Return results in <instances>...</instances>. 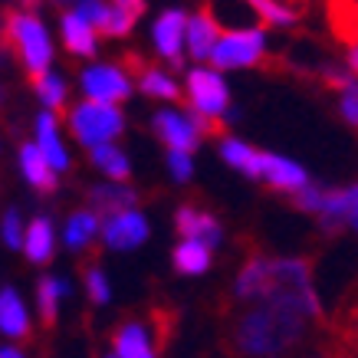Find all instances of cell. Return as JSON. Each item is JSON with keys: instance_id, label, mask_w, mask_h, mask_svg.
Masks as SVG:
<instances>
[{"instance_id": "1", "label": "cell", "mask_w": 358, "mask_h": 358, "mask_svg": "<svg viewBox=\"0 0 358 358\" xmlns=\"http://www.w3.org/2000/svg\"><path fill=\"white\" fill-rule=\"evenodd\" d=\"M313 326V319L293 303L260 299L234 319L230 345L240 358H276L299 345Z\"/></svg>"}, {"instance_id": "2", "label": "cell", "mask_w": 358, "mask_h": 358, "mask_svg": "<svg viewBox=\"0 0 358 358\" xmlns=\"http://www.w3.org/2000/svg\"><path fill=\"white\" fill-rule=\"evenodd\" d=\"M3 36H7V43L13 46L17 59H20L23 69H27L33 79L53 73V69H50V66H53V36H50V27L33 10L7 13Z\"/></svg>"}, {"instance_id": "3", "label": "cell", "mask_w": 358, "mask_h": 358, "mask_svg": "<svg viewBox=\"0 0 358 358\" xmlns=\"http://www.w3.org/2000/svg\"><path fill=\"white\" fill-rule=\"evenodd\" d=\"M66 125L73 131V138L83 148H102V145H115V138H122L125 131V115L119 106H102V102H76L73 109L66 112Z\"/></svg>"}, {"instance_id": "4", "label": "cell", "mask_w": 358, "mask_h": 358, "mask_svg": "<svg viewBox=\"0 0 358 358\" xmlns=\"http://www.w3.org/2000/svg\"><path fill=\"white\" fill-rule=\"evenodd\" d=\"M185 96L191 102V112L197 119H204L210 129L214 122H224L230 119V86L224 83L214 66H194L187 69V79H185Z\"/></svg>"}, {"instance_id": "5", "label": "cell", "mask_w": 358, "mask_h": 358, "mask_svg": "<svg viewBox=\"0 0 358 358\" xmlns=\"http://www.w3.org/2000/svg\"><path fill=\"white\" fill-rule=\"evenodd\" d=\"M263 59H266V33H263V27H253V30L220 33L207 66H214L217 73H234V69L260 66Z\"/></svg>"}, {"instance_id": "6", "label": "cell", "mask_w": 358, "mask_h": 358, "mask_svg": "<svg viewBox=\"0 0 358 358\" xmlns=\"http://www.w3.org/2000/svg\"><path fill=\"white\" fill-rule=\"evenodd\" d=\"M152 131L168 152H187L191 155L197 145H201L204 131H210V125H207L204 119H197L194 112L164 106V109H158L152 115Z\"/></svg>"}, {"instance_id": "7", "label": "cell", "mask_w": 358, "mask_h": 358, "mask_svg": "<svg viewBox=\"0 0 358 358\" xmlns=\"http://www.w3.org/2000/svg\"><path fill=\"white\" fill-rule=\"evenodd\" d=\"M79 92L89 102L102 106H119L131 96V76L129 69L119 63H89L79 73Z\"/></svg>"}, {"instance_id": "8", "label": "cell", "mask_w": 358, "mask_h": 358, "mask_svg": "<svg viewBox=\"0 0 358 358\" xmlns=\"http://www.w3.org/2000/svg\"><path fill=\"white\" fill-rule=\"evenodd\" d=\"M187 17L181 7H168L158 13V20L152 23V46L164 63L181 66L187 53Z\"/></svg>"}, {"instance_id": "9", "label": "cell", "mask_w": 358, "mask_h": 358, "mask_svg": "<svg viewBox=\"0 0 358 358\" xmlns=\"http://www.w3.org/2000/svg\"><path fill=\"white\" fill-rule=\"evenodd\" d=\"M152 234V224L141 214L138 207L102 217V243L109 250H138Z\"/></svg>"}, {"instance_id": "10", "label": "cell", "mask_w": 358, "mask_h": 358, "mask_svg": "<svg viewBox=\"0 0 358 358\" xmlns=\"http://www.w3.org/2000/svg\"><path fill=\"white\" fill-rule=\"evenodd\" d=\"M315 220H319V230L329 234V237L352 227L358 220V185L326 191V201H322V210L315 214Z\"/></svg>"}, {"instance_id": "11", "label": "cell", "mask_w": 358, "mask_h": 358, "mask_svg": "<svg viewBox=\"0 0 358 358\" xmlns=\"http://www.w3.org/2000/svg\"><path fill=\"white\" fill-rule=\"evenodd\" d=\"M263 181L280 191V194H299L306 187L313 185V178L306 171L299 162L286 158V155H276V152H263Z\"/></svg>"}, {"instance_id": "12", "label": "cell", "mask_w": 358, "mask_h": 358, "mask_svg": "<svg viewBox=\"0 0 358 358\" xmlns=\"http://www.w3.org/2000/svg\"><path fill=\"white\" fill-rule=\"evenodd\" d=\"M73 10H76L83 20L92 23L96 33L112 36V40H122V36H129V33L135 30V20H131L125 10H119L115 3H109V0H79Z\"/></svg>"}, {"instance_id": "13", "label": "cell", "mask_w": 358, "mask_h": 358, "mask_svg": "<svg viewBox=\"0 0 358 358\" xmlns=\"http://www.w3.org/2000/svg\"><path fill=\"white\" fill-rule=\"evenodd\" d=\"M174 227L181 234V240H201L207 247L214 250L224 243V227H220V220L214 214H207L201 207L194 204H181L174 210Z\"/></svg>"}, {"instance_id": "14", "label": "cell", "mask_w": 358, "mask_h": 358, "mask_svg": "<svg viewBox=\"0 0 358 358\" xmlns=\"http://www.w3.org/2000/svg\"><path fill=\"white\" fill-rule=\"evenodd\" d=\"M33 141H36V148L46 155V162L53 164L56 174L69 171L73 158H69V148H66L63 135H59V119H56V112L43 109L40 115H36V125H33Z\"/></svg>"}, {"instance_id": "15", "label": "cell", "mask_w": 358, "mask_h": 358, "mask_svg": "<svg viewBox=\"0 0 358 358\" xmlns=\"http://www.w3.org/2000/svg\"><path fill=\"white\" fill-rule=\"evenodd\" d=\"M270 266H273V257H263V253H253L243 266H240L237 280H234V299L237 303H260L266 289H270Z\"/></svg>"}, {"instance_id": "16", "label": "cell", "mask_w": 358, "mask_h": 358, "mask_svg": "<svg viewBox=\"0 0 358 358\" xmlns=\"http://www.w3.org/2000/svg\"><path fill=\"white\" fill-rule=\"evenodd\" d=\"M112 355L115 358H158L152 332L138 319H125L112 332Z\"/></svg>"}, {"instance_id": "17", "label": "cell", "mask_w": 358, "mask_h": 358, "mask_svg": "<svg viewBox=\"0 0 358 358\" xmlns=\"http://www.w3.org/2000/svg\"><path fill=\"white\" fill-rule=\"evenodd\" d=\"M59 40H63L66 53L69 56H96L99 50V33L89 20H83L76 10H63L59 13Z\"/></svg>"}, {"instance_id": "18", "label": "cell", "mask_w": 358, "mask_h": 358, "mask_svg": "<svg viewBox=\"0 0 358 358\" xmlns=\"http://www.w3.org/2000/svg\"><path fill=\"white\" fill-rule=\"evenodd\" d=\"M17 164H20V174L27 178V185L40 194H53L59 187V174L53 171V164L46 162V155L36 148V141H27L20 145V155H17Z\"/></svg>"}, {"instance_id": "19", "label": "cell", "mask_w": 358, "mask_h": 358, "mask_svg": "<svg viewBox=\"0 0 358 358\" xmlns=\"http://www.w3.org/2000/svg\"><path fill=\"white\" fill-rule=\"evenodd\" d=\"M224 164H230L234 171H240L250 181H263V152L247 145L243 138H234V135H224L217 145Z\"/></svg>"}, {"instance_id": "20", "label": "cell", "mask_w": 358, "mask_h": 358, "mask_svg": "<svg viewBox=\"0 0 358 358\" xmlns=\"http://www.w3.org/2000/svg\"><path fill=\"white\" fill-rule=\"evenodd\" d=\"M322 79L338 92V115L345 119V125L358 129V79L342 66H322Z\"/></svg>"}, {"instance_id": "21", "label": "cell", "mask_w": 358, "mask_h": 358, "mask_svg": "<svg viewBox=\"0 0 358 358\" xmlns=\"http://www.w3.org/2000/svg\"><path fill=\"white\" fill-rule=\"evenodd\" d=\"M23 253H27V260L36 263V266H43V263L53 260V253H56V227H53V220L46 217V214H36V217L27 224Z\"/></svg>"}, {"instance_id": "22", "label": "cell", "mask_w": 358, "mask_h": 358, "mask_svg": "<svg viewBox=\"0 0 358 358\" xmlns=\"http://www.w3.org/2000/svg\"><path fill=\"white\" fill-rule=\"evenodd\" d=\"M220 27L214 23V17L207 10L194 13L191 20H187V56H194L197 63H210V53H214V46L220 40Z\"/></svg>"}, {"instance_id": "23", "label": "cell", "mask_w": 358, "mask_h": 358, "mask_svg": "<svg viewBox=\"0 0 358 358\" xmlns=\"http://www.w3.org/2000/svg\"><path fill=\"white\" fill-rule=\"evenodd\" d=\"M89 204L99 217H112V214H122V210H131L138 204V191L129 185H115V181H106V185H96L89 191Z\"/></svg>"}, {"instance_id": "24", "label": "cell", "mask_w": 358, "mask_h": 358, "mask_svg": "<svg viewBox=\"0 0 358 358\" xmlns=\"http://www.w3.org/2000/svg\"><path fill=\"white\" fill-rule=\"evenodd\" d=\"M0 332L7 338H20V342L30 338V313H27L23 296L13 286L0 289Z\"/></svg>"}, {"instance_id": "25", "label": "cell", "mask_w": 358, "mask_h": 358, "mask_svg": "<svg viewBox=\"0 0 358 358\" xmlns=\"http://www.w3.org/2000/svg\"><path fill=\"white\" fill-rule=\"evenodd\" d=\"M207 13L214 17L220 30H253L257 13L250 7V0H207Z\"/></svg>"}, {"instance_id": "26", "label": "cell", "mask_w": 358, "mask_h": 358, "mask_svg": "<svg viewBox=\"0 0 358 358\" xmlns=\"http://www.w3.org/2000/svg\"><path fill=\"white\" fill-rule=\"evenodd\" d=\"M102 234V217H99L92 207H83V210H73L69 220L63 227V243L69 250H86L92 240Z\"/></svg>"}, {"instance_id": "27", "label": "cell", "mask_w": 358, "mask_h": 358, "mask_svg": "<svg viewBox=\"0 0 358 358\" xmlns=\"http://www.w3.org/2000/svg\"><path fill=\"white\" fill-rule=\"evenodd\" d=\"M171 263L181 276H201V273L210 270L214 257H210V247L201 243V240H181L171 250Z\"/></svg>"}, {"instance_id": "28", "label": "cell", "mask_w": 358, "mask_h": 358, "mask_svg": "<svg viewBox=\"0 0 358 358\" xmlns=\"http://www.w3.org/2000/svg\"><path fill=\"white\" fill-rule=\"evenodd\" d=\"M69 293H73V289H69V282H66L63 276H43V280L36 282V309H40L43 326H56L59 303H63Z\"/></svg>"}, {"instance_id": "29", "label": "cell", "mask_w": 358, "mask_h": 358, "mask_svg": "<svg viewBox=\"0 0 358 358\" xmlns=\"http://www.w3.org/2000/svg\"><path fill=\"white\" fill-rule=\"evenodd\" d=\"M89 162H92V168H99V171L106 174L109 181H115V185H129L131 162H129V155L122 152L119 145H102V148H92V152H89Z\"/></svg>"}, {"instance_id": "30", "label": "cell", "mask_w": 358, "mask_h": 358, "mask_svg": "<svg viewBox=\"0 0 358 358\" xmlns=\"http://www.w3.org/2000/svg\"><path fill=\"white\" fill-rule=\"evenodd\" d=\"M138 89H141V92H145L148 99H158V102H174V99H181V86H178V79H174L171 73L158 69V66H148V69H141Z\"/></svg>"}, {"instance_id": "31", "label": "cell", "mask_w": 358, "mask_h": 358, "mask_svg": "<svg viewBox=\"0 0 358 358\" xmlns=\"http://www.w3.org/2000/svg\"><path fill=\"white\" fill-rule=\"evenodd\" d=\"M332 27L348 46L358 43V0H329Z\"/></svg>"}, {"instance_id": "32", "label": "cell", "mask_w": 358, "mask_h": 358, "mask_svg": "<svg viewBox=\"0 0 358 358\" xmlns=\"http://www.w3.org/2000/svg\"><path fill=\"white\" fill-rule=\"evenodd\" d=\"M33 92L43 102V109L56 112V109H63L66 99H69V83H66L59 73H46V76L33 79Z\"/></svg>"}, {"instance_id": "33", "label": "cell", "mask_w": 358, "mask_h": 358, "mask_svg": "<svg viewBox=\"0 0 358 358\" xmlns=\"http://www.w3.org/2000/svg\"><path fill=\"white\" fill-rule=\"evenodd\" d=\"M250 7L257 13V20L270 23V27H296L299 23V13L286 0H250Z\"/></svg>"}, {"instance_id": "34", "label": "cell", "mask_w": 358, "mask_h": 358, "mask_svg": "<svg viewBox=\"0 0 358 358\" xmlns=\"http://www.w3.org/2000/svg\"><path fill=\"white\" fill-rule=\"evenodd\" d=\"M83 282H86V293H89V299H92L96 306H106L112 299L109 276H106V270H102L99 263H86V270H83Z\"/></svg>"}, {"instance_id": "35", "label": "cell", "mask_w": 358, "mask_h": 358, "mask_svg": "<svg viewBox=\"0 0 358 358\" xmlns=\"http://www.w3.org/2000/svg\"><path fill=\"white\" fill-rule=\"evenodd\" d=\"M338 329H342L348 345L358 352V282L352 289V296L345 299V306H342V313H338Z\"/></svg>"}, {"instance_id": "36", "label": "cell", "mask_w": 358, "mask_h": 358, "mask_svg": "<svg viewBox=\"0 0 358 358\" xmlns=\"http://www.w3.org/2000/svg\"><path fill=\"white\" fill-rule=\"evenodd\" d=\"M23 237H27V224H23L20 210H13V207L3 210V217H0V240H3L10 250H20Z\"/></svg>"}, {"instance_id": "37", "label": "cell", "mask_w": 358, "mask_h": 358, "mask_svg": "<svg viewBox=\"0 0 358 358\" xmlns=\"http://www.w3.org/2000/svg\"><path fill=\"white\" fill-rule=\"evenodd\" d=\"M164 162H168V174H171L178 185H187L194 178V158L187 152H168Z\"/></svg>"}, {"instance_id": "38", "label": "cell", "mask_w": 358, "mask_h": 358, "mask_svg": "<svg viewBox=\"0 0 358 358\" xmlns=\"http://www.w3.org/2000/svg\"><path fill=\"white\" fill-rule=\"evenodd\" d=\"M109 3H115L119 10H125L131 20H138L141 13L148 10V3H145V0H109Z\"/></svg>"}, {"instance_id": "39", "label": "cell", "mask_w": 358, "mask_h": 358, "mask_svg": "<svg viewBox=\"0 0 358 358\" xmlns=\"http://www.w3.org/2000/svg\"><path fill=\"white\" fill-rule=\"evenodd\" d=\"M345 66H348V73L358 79V43H352L345 50Z\"/></svg>"}, {"instance_id": "40", "label": "cell", "mask_w": 358, "mask_h": 358, "mask_svg": "<svg viewBox=\"0 0 358 358\" xmlns=\"http://www.w3.org/2000/svg\"><path fill=\"white\" fill-rule=\"evenodd\" d=\"M0 358H27V355H23L20 348H13V345H3V348H0Z\"/></svg>"}, {"instance_id": "41", "label": "cell", "mask_w": 358, "mask_h": 358, "mask_svg": "<svg viewBox=\"0 0 358 358\" xmlns=\"http://www.w3.org/2000/svg\"><path fill=\"white\" fill-rule=\"evenodd\" d=\"M56 3H63V7H66V10H73V7H76V3H79V0H56Z\"/></svg>"}, {"instance_id": "42", "label": "cell", "mask_w": 358, "mask_h": 358, "mask_svg": "<svg viewBox=\"0 0 358 358\" xmlns=\"http://www.w3.org/2000/svg\"><path fill=\"white\" fill-rule=\"evenodd\" d=\"M106 358H115V355H106Z\"/></svg>"}]
</instances>
